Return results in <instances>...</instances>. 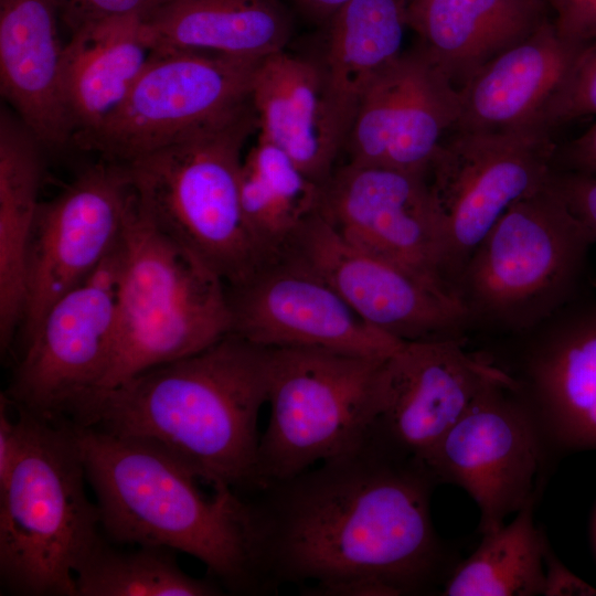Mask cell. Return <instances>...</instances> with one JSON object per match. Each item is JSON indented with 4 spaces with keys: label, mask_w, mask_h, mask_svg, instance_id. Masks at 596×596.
<instances>
[{
    "label": "cell",
    "mask_w": 596,
    "mask_h": 596,
    "mask_svg": "<svg viewBox=\"0 0 596 596\" xmlns=\"http://www.w3.org/2000/svg\"><path fill=\"white\" fill-rule=\"evenodd\" d=\"M437 482L425 464L372 440L254 499L270 593L330 596L366 582L380 596L430 594L458 564L433 524ZM441 590V589H440Z\"/></svg>",
    "instance_id": "cell-1"
},
{
    "label": "cell",
    "mask_w": 596,
    "mask_h": 596,
    "mask_svg": "<svg viewBox=\"0 0 596 596\" xmlns=\"http://www.w3.org/2000/svg\"><path fill=\"white\" fill-rule=\"evenodd\" d=\"M73 426L108 540L193 556L223 592L270 593L253 499L224 483L206 491L216 482L157 441Z\"/></svg>",
    "instance_id": "cell-2"
},
{
    "label": "cell",
    "mask_w": 596,
    "mask_h": 596,
    "mask_svg": "<svg viewBox=\"0 0 596 596\" xmlns=\"http://www.w3.org/2000/svg\"><path fill=\"white\" fill-rule=\"evenodd\" d=\"M268 349L228 333L85 400L70 422L151 439L206 480L259 489L257 421L267 403Z\"/></svg>",
    "instance_id": "cell-3"
},
{
    "label": "cell",
    "mask_w": 596,
    "mask_h": 596,
    "mask_svg": "<svg viewBox=\"0 0 596 596\" xmlns=\"http://www.w3.org/2000/svg\"><path fill=\"white\" fill-rule=\"evenodd\" d=\"M15 409L23 436L0 489L1 583L14 595L76 596L75 571L103 535L74 426Z\"/></svg>",
    "instance_id": "cell-4"
},
{
    "label": "cell",
    "mask_w": 596,
    "mask_h": 596,
    "mask_svg": "<svg viewBox=\"0 0 596 596\" xmlns=\"http://www.w3.org/2000/svg\"><path fill=\"white\" fill-rule=\"evenodd\" d=\"M594 244L550 180L513 203L457 279L468 339L522 333L583 296Z\"/></svg>",
    "instance_id": "cell-5"
},
{
    "label": "cell",
    "mask_w": 596,
    "mask_h": 596,
    "mask_svg": "<svg viewBox=\"0 0 596 596\" xmlns=\"http://www.w3.org/2000/svg\"><path fill=\"white\" fill-rule=\"evenodd\" d=\"M256 130L252 103L125 163L136 196L156 226L225 284L243 279L265 260L240 195L243 148Z\"/></svg>",
    "instance_id": "cell-6"
},
{
    "label": "cell",
    "mask_w": 596,
    "mask_h": 596,
    "mask_svg": "<svg viewBox=\"0 0 596 596\" xmlns=\"http://www.w3.org/2000/svg\"><path fill=\"white\" fill-rule=\"evenodd\" d=\"M230 332L225 283L163 234L135 193L120 238L114 349L99 390L194 354Z\"/></svg>",
    "instance_id": "cell-7"
},
{
    "label": "cell",
    "mask_w": 596,
    "mask_h": 596,
    "mask_svg": "<svg viewBox=\"0 0 596 596\" xmlns=\"http://www.w3.org/2000/svg\"><path fill=\"white\" fill-rule=\"evenodd\" d=\"M267 349L270 412L259 439L258 491L354 451L368 440L376 382L389 356L319 348Z\"/></svg>",
    "instance_id": "cell-8"
},
{
    "label": "cell",
    "mask_w": 596,
    "mask_h": 596,
    "mask_svg": "<svg viewBox=\"0 0 596 596\" xmlns=\"http://www.w3.org/2000/svg\"><path fill=\"white\" fill-rule=\"evenodd\" d=\"M493 368L464 415L423 460L437 485L458 486L472 498L481 534L538 501L552 455L518 385Z\"/></svg>",
    "instance_id": "cell-9"
},
{
    "label": "cell",
    "mask_w": 596,
    "mask_h": 596,
    "mask_svg": "<svg viewBox=\"0 0 596 596\" xmlns=\"http://www.w3.org/2000/svg\"><path fill=\"white\" fill-rule=\"evenodd\" d=\"M453 130L439 145L426 177L456 295L461 269L490 228L513 203L547 184L556 145L543 126Z\"/></svg>",
    "instance_id": "cell-10"
},
{
    "label": "cell",
    "mask_w": 596,
    "mask_h": 596,
    "mask_svg": "<svg viewBox=\"0 0 596 596\" xmlns=\"http://www.w3.org/2000/svg\"><path fill=\"white\" fill-rule=\"evenodd\" d=\"M262 58L152 51L120 107L74 146L120 163L169 146L249 106Z\"/></svg>",
    "instance_id": "cell-11"
},
{
    "label": "cell",
    "mask_w": 596,
    "mask_h": 596,
    "mask_svg": "<svg viewBox=\"0 0 596 596\" xmlns=\"http://www.w3.org/2000/svg\"><path fill=\"white\" fill-rule=\"evenodd\" d=\"M119 263L120 241L87 279L50 307L22 343L4 392L13 406L45 421L68 419L100 389L114 349Z\"/></svg>",
    "instance_id": "cell-12"
},
{
    "label": "cell",
    "mask_w": 596,
    "mask_h": 596,
    "mask_svg": "<svg viewBox=\"0 0 596 596\" xmlns=\"http://www.w3.org/2000/svg\"><path fill=\"white\" fill-rule=\"evenodd\" d=\"M480 352L518 385L551 454L596 450V300L585 294Z\"/></svg>",
    "instance_id": "cell-13"
},
{
    "label": "cell",
    "mask_w": 596,
    "mask_h": 596,
    "mask_svg": "<svg viewBox=\"0 0 596 596\" xmlns=\"http://www.w3.org/2000/svg\"><path fill=\"white\" fill-rule=\"evenodd\" d=\"M134 195L127 166L100 159L40 203L28 254L22 343L50 307L116 247Z\"/></svg>",
    "instance_id": "cell-14"
},
{
    "label": "cell",
    "mask_w": 596,
    "mask_h": 596,
    "mask_svg": "<svg viewBox=\"0 0 596 596\" xmlns=\"http://www.w3.org/2000/svg\"><path fill=\"white\" fill-rule=\"evenodd\" d=\"M426 174L347 162L321 184L318 213L351 245L456 297Z\"/></svg>",
    "instance_id": "cell-15"
},
{
    "label": "cell",
    "mask_w": 596,
    "mask_h": 596,
    "mask_svg": "<svg viewBox=\"0 0 596 596\" xmlns=\"http://www.w3.org/2000/svg\"><path fill=\"white\" fill-rule=\"evenodd\" d=\"M277 254L317 274L361 319L396 340L468 339L466 312L456 297L351 245L318 212Z\"/></svg>",
    "instance_id": "cell-16"
},
{
    "label": "cell",
    "mask_w": 596,
    "mask_h": 596,
    "mask_svg": "<svg viewBox=\"0 0 596 596\" xmlns=\"http://www.w3.org/2000/svg\"><path fill=\"white\" fill-rule=\"evenodd\" d=\"M225 289L230 333L264 348L386 356L403 343L366 323L321 277L283 254Z\"/></svg>",
    "instance_id": "cell-17"
},
{
    "label": "cell",
    "mask_w": 596,
    "mask_h": 596,
    "mask_svg": "<svg viewBox=\"0 0 596 596\" xmlns=\"http://www.w3.org/2000/svg\"><path fill=\"white\" fill-rule=\"evenodd\" d=\"M493 370L466 339L403 342L380 370L368 439L423 461Z\"/></svg>",
    "instance_id": "cell-18"
},
{
    "label": "cell",
    "mask_w": 596,
    "mask_h": 596,
    "mask_svg": "<svg viewBox=\"0 0 596 596\" xmlns=\"http://www.w3.org/2000/svg\"><path fill=\"white\" fill-rule=\"evenodd\" d=\"M460 110L459 89L417 44L368 89L343 149L348 162L427 173Z\"/></svg>",
    "instance_id": "cell-19"
},
{
    "label": "cell",
    "mask_w": 596,
    "mask_h": 596,
    "mask_svg": "<svg viewBox=\"0 0 596 596\" xmlns=\"http://www.w3.org/2000/svg\"><path fill=\"white\" fill-rule=\"evenodd\" d=\"M56 0H0V91L44 148L72 143Z\"/></svg>",
    "instance_id": "cell-20"
},
{
    "label": "cell",
    "mask_w": 596,
    "mask_h": 596,
    "mask_svg": "<svg viewBox=\"0 0 596 596\" xmlns=\"http://www.w3.org/2000/svg\"><path fill=\"white\" fill-rule=\"evenodd\" d=\"M407 0H350L324 24L315 58L322 86L326 135L338 158L377 75L401 53Z\"/></svg>",
    "instance_id": "cell-21"
},
{
    "label": "cell",
    "mask_w": 596,
    "mask_h": 596,
    "mask_svg": "<svg viewBox=\"0 0 596 596\" xmlns=\"http://www.w3.org/2000/svg\"><path fill=\"white\" fill-rule=\"evenodd\" d=\"M583 49L563 38L549 18L459 89L461 110L454 129L494 131L543 126L546 107Z\"/></svg>",
    "instance_id": "cell-22"
},
{
    "label": "cell",
    "mask_w": 596,
    "mask_h": 596,
    "mask_svg": "<svg viewBox=\"0 0 596 596\" xmlns=\"http://www.w3.org/2000/svg\"><path fill=\"white\" fill-rule=\"evenodd\" d=\"M549 18L543 0H407L405 11L418 45L458 89Z\"/></svg>",
    "instance_id": "cell-23"
},
{
    "label": "cell",
    "mask_w": 596,
    "mask_h": 596,
    "mask_svg": "<svg viewBox=\"0 0 596 596\" xmlns=\"http://www.w3.org/2000/svg\"><path fill=\"white\" fill-rule=\"evenodd\" d=\"M151 54L139 17L106 19L71 33L64 50L63 94L73 145L120 107Z\"/></svg>",
    "instance_id": "cell-24"
},
{
    "label": "cell",
    "mask_w": 596,
    "mask_h": 596,
    "mask_svg": "<svg viewBox=\"0 0 596 596\" xmlns=\"http://www.w3.org/2000/svg\"><path fill=\"white\" fill-rule=\"evenodd\" d=\"M152 51L262 58L287 49L292 19L280 0H170L141 19Z\"/></svg>",
    "instance_id": "cell-25"
},
{
    "label": "cell",
    "mask_w": 596,
    "mask_h": 596,
    "mask_svg": "<svg viewBox=\"0 0 596 596\" xmlns=\"http://www.w3.org/2000/svg\"><path fill=\"white\" fill-rule=\"evenodd\" d=\"M252 103L258 136L281 149L321 185L333 172L337 157L327 140L315 58L287 49L263 57L253 79Z\"/></svg>",
    "instance_id": "cell-26"
},
{
    "label": "cell",
    "mask_w": 596,
    "mask_h": 596,
    "mask_svg": "<svg viewBox=\"0 0 596 596\" xmlns=\"http://www.w3.org/2000/svg\"><path fill=\"white\" fill-rule=\"evenodd\" d=\"M44 148L13 113L0 116V347L7 353L25 306L26 263L40 206Z\"/></svg>",
    "instance_id": "cell-27"
},
{
    "label": "cell",
    "mask_w": 596,
    "mask_h": 596,
    "mask_svg": "<svg viewBox=\"0 0 596 596\" xmlns=\"http://www.w3.org/2000/svg\"><path fill=\"white\" fill-rule=\"evenodd\" d=\"M320 188L281 149L258 136L243 157L240 195L245 222L265 259L318 212Z\"/></svg>",
    "instance_id": "cell-28"
},
{
    "label": "cell",
    "mask_w": 596,
    "mask_h": 596,
    "mask_svg": "<svg viewBox=\"0 0 596 596\" xmlns=\"http://www.w3.org/2000/svg\"><path fill=\"white\" fill-rule=\"evenodd\" d=\"M531 501L500 529L482 534L473 553L458 562L444 596H534L545 594L546 540L536 528Z\"/></svg>",
    "instance_id": "cell-29"
},
{
    "label": "cell",
    "mask_w": 596,
    "mask_h": 596,
    "mask_svg": "<svg viewBox=\"0 0 596 596\" xmlns=\"http://www.w3.org/2000/svg\"><path fill=\"white\" fill-rule=\"evenodd\" d=\"M125 551L102 538L77 566L76 596H215L223 589L211 578L185 573L174 551L137 545Z\"/></svg>",
    "instance_id": "cell-30"
},
{
    "label": "cell",
    "mask_w": 596,
    "mask_h": 596,
    "mask_svg": "<svg viewBox=\"0 0 596 596\" xmlns=\"http://www.w3.org/2000/svg\"><path fill=\"white\" fill-rule=\"evenodd\" d=\"M596 116V43L582 50L546 107L542 124L549 130L577 118Z\"/></svg>",
    "instance_id": "cell-31"
},
{
    "label": "cell",
    "mask_w": 596,
    "mask_h": 596,
    "mask_svg": "<svg viewBox=\"0 0 596 596\" xmlns=\"http://www.w3.org/2000/svg\"><path fill=\"white\" fill-rule=\"evenodd\" d=\"M70 33L85 24L119 17L147 14L170 0H56Z\"/></svg>",
    "instance_id": "cell-32"
},
{
    "label": "cell",
    "mask_w": 596,
    "mask_h": 596,
    "mask_svg": "<svg viewBox=\"0 0 596 596\" xmlns=\"http://www.w3.org/2000/svg\"><path fill=\"white\" fill-rule=\"evenodd\" d=\"M550 184L596 244V175L553 170Z\"/></svg>",
    "instance_id": "cell-33"
},
{
    "label": "cell",
    "mask_w": 596,
    "mask_h": 596,
    "mask_svg": "<svg viewBox=\"0 0 596 596\" xmlns=\"http://www.w3.org/2000/svg\"><path fill=\"white\" fill-rule=\"evenodd\" d=\"M557 32L581 46L596 43V0H543Z\"/></svg>",
    "instance_id": "cell-34"
},
{
    "label": "cell",
    "mask_w": 596,
    "mask_h": 596,
    "mask_svg": "<svg viewBox=\"0 0 596 596\" xmlns=\"http://www.w3.org/2000/svg\"><path fill=\"white\" fill-rule=\"evenodd\" d=\"M553 170L596 175V123L563 146H556Z\"/></svg>",
    "instance_id": "cell-35"
},
{
    "label": "cell",
    "mask_w": 596,
    "mask_h": 596,
    "mask_svg": "<svg viewBox=\"0 0 596 596\" xmlns=\"http://www.w3.org/2000/svg\"><path fill=\"white\" fill-rule=\"evenodd\" d=\"M544 595H596V589L572 574L553 554L546 544Z\"/></svg>",
    "instance_id": "cell-36"
},
{
    "label": "cell",
    "mask_w": 596,
    "mask_h": 596,
    "mask_svg": "<svg viewBox=\"0 0 596 596\" xmlns=\"http://www.w3.org/2000/svg\"><path fill=\"white\" fill-rule=\"evenodd\" d=\"M350 0H291L304 19L321 26Z\"/></svg>",
    "instance_id": "cell-37"
},
{
    "label": "cell",
    "mask_w": 596,
    "mask_h": 596,
    "mask_svg": "<svg viewBox=\"0 0 596 596\" xmlns=\"http://www.w3.org/2000/svg\"><path fill=\"white\" fill-rule=\"evenodd\" d=\"M593 535H594V542L596 546V513H595L594 523H593Z\"/></svg>",
    "instance_id": "cell-38"
}]
</instances>
